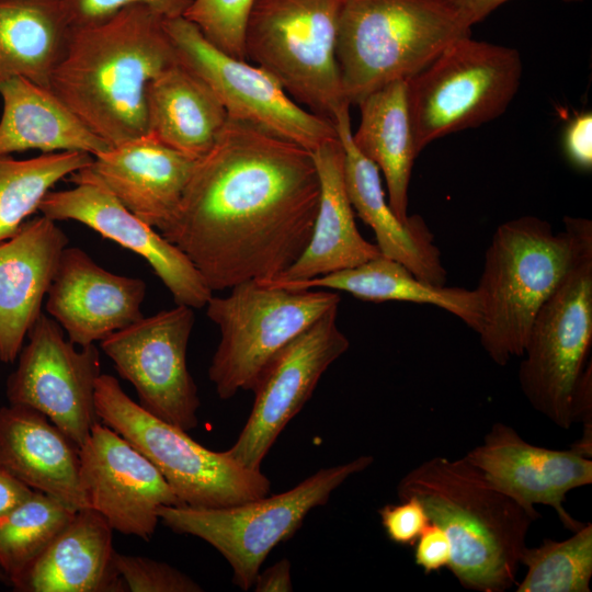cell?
<instances>
[{"mask_svg": "<svg viewBox=\"0 0 592 592\" xmlns=\"http://www.w3.org/2000/svg\"><path fill=\"white\" fill-rule=\"evenodd\" d=\"M0 466L73 511L89 508L79 446L33 408L10 403L0 408Z\"/></svg>", "mask_w": 592, "mask_h": 592, "instance_id": "603a6c76", "label": "cell"}, {"mask_svg": "<svg viewBox=\"0 0 592 592\" xmlns=\"http://www.w3.org/2000/svg\"><path fill=\"white\" fill-rule=\"evenodd\" d=\"M320 197L310 240L300 257L277 278L284 284L308 281L354 267L380 254L358 231L344 183V149L339 136L315 149Z\"/></svg>", "mask_w": 592, "mask_h": 592, "instance_id": "cb8c5ba5", "label": "cell"}, {"mask_svg": "<svg viewBox=\"0 0 592 592\" xmlns=\"http://www.w3.org/2000/svg\"><path fill=\"white\" fill-rule=\"evenodd\" d=\"M26 338L18 366L7 380L9 403L44 413L80 447L99 421L100 352L95 344L77 349L59 323L43 312Z\"/></svg>", "mask_w": 592, "mask_h": 592, "instance_id": "5bb4252c", "label": "cell"}, {"mask_svg": "<svg viewBox=\"0 0 592 592\" xmlns=\"http://www.w3.org/2000/svg\"><path fill=\"white\" fill-rule=\"evenodd\" d=\"M397 494L418 498L430 522L446 532L447 568L463 588L504 592L516 583L530 527L540 514L503 492L465 456L422 462L400 479Z\"/></svg>", "mask_w": 592, "mask_h": 592, "instance_id": "3957f363", "label": "cell"}, {"mask_svg": "<svg viewBox=\"0 0 592 592\" xmlns=\"http://www.w3.org/2000/svg\"><path fill=\"white\" fill-rule=\"evenodd\" d=\"M146 100L147 135L194 160L212 149L228 121L213 89L179 61L150 81Z\"/></svg>", "mask_w": 592, "mask_h": 592, "instance_id": "4316f807", "label": "cell"}, {"mask_svg": "<svg viewBox=\"0 0 592 592\" xmlns=\"http://www.w3.org/2000/svg\"><path fill=\"white\" fill-rule=\"evenodd\" d=\"M343 1L255 0L244 35L246 59L273 76L296 103L331 122L349 103L337 61Z\"/></svg>", "mask_w": 592, "mask_h": 592, "instance_id": "ba28073f", "label": "cell"}, {"mask_svg": "<svg viewBox=\"0 0 592 592\" xmlns=\"http://www.w3.org/2000/svg\"><path fill=\"white\" fill-rule=\"evenodd\" d=\"M565 230L536 216H521L496 229L476 288L482 307L481 346L500 366L521 357L533 321L572 266L592 223L565 217Z\"/></svg>", "mask_w": 592, "mask_h": 592, "instance_id": "277c9868", "label": "cell"}, {"mask_svg": "<svg viewBox=\"0 0 592 592\" xmlns=\"http://www.w3.org/2000/svg\"><path fill=\"white\" fill-rule=\"evenodd\" d=\"M378 514L388 539L400 546H413L430 523L423 504L413 496L382 506Z\"/></svg>", "mask_w": 592, "mask_h": 592, "instance_id": "8d00e7d4", "label": "cell"}, {"mask_svg": "<svg viewBox=\"0 0 592 592\" xmlns=\"http://www.w3.org/2000/svg\"><path fill=\"white\" fill-rule=\"evenodd\" d=\"M230 289L225 297L213 295L205 306L207 317L220 330L208 378L221 399L251 390L264 366L283 346L341 301L337 293L292 289L258 281Z\"/></svg>", "mask_w": 592, "mask_h": 592, "instance_id": "30bf717a", "label": "cell"}, {"mask_svg": "<svg viewBox=\"0 0 592 592\" xmlns=\"http://www.w3.org/2000/svg\"><path fill=\"white\" fill-rule=\"evenodd\" d=\"M465 458L526 510L537 512L536 504L548 505L570 532L584 524L563 504L569 491L592 483L591 457L572 445L568 449L534 445L512 426L496 422Z\"/></svg>", "mask_w": 592, "mask_h": 592, "instance_id": "ac0fdd59", "label": "cell"}, {"mask_svg": "<svg viewBox=\"0 0 592 592\" xmlns=\"http://www.w3.org/2000/svg\"><path fill=\"white\" fill-rule=\"evenodd\" d=\"M69 239L57 221L27 219L0 242V360H16Z\"/></svg>", "mask_w": 592, "mask_h": 592, "instance_id": "44dd1931", "label": "cell"}, {"mask_svg": "<svg viewBox=\"0 0 592 592\" xmlns=\"http://www.w3.org/2000/svg\"><path fill=\"white\" fill-rule=\"evenodd\" d=\"M413 558L425 574L439 572L448 567L452 545L446 532L430 522L414 543Z\"/></svg>", "mask_w": 592, "mask_h": 592, "instance_id": "74e56055", "label": "cell"}, {"mask_svg": "<svg viewBox=\"0 0 592 592\" xmlns=\"http://www.w3.org/2000/svg\"><path fill=\"white\" fill-rule=\"evenodd\" d=\"M179 61L164 18L141 4L72 27L52 91L110 147L147 135L150 81Z\"/></svg>", "mask_w": 592, "mask_h": 592, "instance_id": "7a4b0ae2", "label": "cell"}, {"mask_svg": "<svg viewBox=\"0 0 592 592\" xmlns=\"http://www.w3.org/2000/svg\"><path fill=\"white\" fill-rule=\"evenodd\" d=\"M320 182L312 152L228 117L160 232L214 291L271 282L306 249Z\"/></svg>", "mask_w": 592, "mask_h": 592, "instance_id": "6da1fadb", "label": "cell"}, {"mask_svg": "<svg viewBox=\"0 0 592 592\" xmlns=\"http://www.w3.org/2000/svg\"><path fill=\"white\" fill-rule=\"evenodd\" d=\"M113 528L92 508L71 521L12 587L20 592H123Z\"/></svg>", "mask_w": 592, "mask_h": 592, "instance_id": "d4e9b609", "label": "cell"}, {"mask_svg": "<svg viewBox=\"0 0 592 592\" xmlns=\"http://www.w3.org/2000/svg\"><path fill=\"white\" fill-rule=\"evenodd\" d=\"M292 289L325 287L342 291L365 301H410L440 307L463 320L478 333L482 307L476 289L428 284L405 265L382 253L354 267L303 282L269 283Z\"/></svg>", "mask_w": 592, "mask_h": 592, "instance_id": "f546056e", "label": "cell"}, {"mask_svg": "<svg viewBox=\"0 0 592 592\" xmlns=\"http://www.w3.org/2000/svg\"><path fill=\"white\" fill-rule=\"evenodd\" d=\"M71 30L65 0H0V84L22 77L50 88Z\"/></svg>", "mask_w": 592, "mask_h": 592, "instance_id": "f1b7e54d", "label": "cell"}, {"mask_svg": "<svg viewBox=\"0 0 592 592\" xmlns=\"http://www.w3.org/2000/svg\"><path fill=\"white\" fill-rule=\"evenodd\" d=\"M338 309L331 308L283 346L258 376L250 414L226 451L240 465L261 470L266 454L310 399L323 373L348 351L349 339L337 325Z\"/></svg>", "mask_w": 592, "mask_h": 592, "instance_id": "9a60e30c", "label": "cell"}, {"mask_svg": "<svg viewBox=\"0 0 592 592\" xmlns=\"http://www.w3.org/2000/svg\"><path fill=\"white\" fill-rule=\"evenodd\" d=\"M92 159L78 151L41 153L29 159L0 156V242L18 232L59 181L88 167Z\"/></svg>", "mask_w": 592, "mask_h": 592, "instance_id": "4dcf8cb0", "label": "cell"}, {"mask_svg": "<svg viewBox=\"0 0 592 592\" xmlns=\"http://www.w3.org/2000/svg\"><path fill=\"white\" fill-rule=\"evenodd\" d=\"M193 0H65L72 27L101 22L124 8L141 4L166 19L183 16Z\"/></svg>", "mask_w": 592, "mask_h": 592, "instance_id": "d590c367", "label": "cell"}, {"mask_svg": "<svg viewBox=\"0 0 592 592\" xmlns=\"http://www.w3.org/2000/svg\"><path fill=\"white\" fill-rule=\"evenodd\" d=\"M76 511L34 490L20 505L0 515V569L13 587L71 521Z\"/></svg>", "mask_w": 592, "mask_h": 592, "instance_id": "1f68e13d", "label": "cell"}, {"mask_svg": "<svg viewBox=\"0 0 592 592\" xmlns=\"http://www.w3.org/2000/svg\"><path fill=\"white\" fill-rule=\"evenodd\" d=\"M374 463L371 455L321 468L282 493L224 508L164 505L159 520L177 534L191 535L214 547L229 563L232 582L253 587L261 566L278 544L289 539L308 513L328 502L350 477Z\"/></svg>", "mask_w": 592, "mask_h": 592, "instance_id": "8992f818", "label": "cell"}, {"mask_svg": "<svg viewBox=\"0 0 592 592\" xmlns=\"http://www.w3.org/2000/svg\"><path fill=\"white\" fill-rule=\"evenodd\" d=\"M361 121L352 140L383 172L388 204L403 223L409 221L408 190L419 156L408 101V82L391 81L365 95L356 104Z\"/></svg>", "mask_w": 592, "mask_h": 592, "instance_id": "83f0119b", "label": "cell"}, {"mask_svg": "<svg viewBox=\"0 0 592 592\" xmlns=\"http://www.w3.org/2000/svg\"><path fill=\"white\" fill-rule=\"evenodd\" d=\"M591 344L592 237L538 310L519 368V383L530 405L563 430L574 423L573 397L591 362Z\"/></svg>", "mask_w": 592, "mask_h": 592, "instance_id": "8fae6325", "label": "cell"}, {"mask_svg": "<svg viewBox=\"0 0 592 592\" xmlns=\"http://www.w3.org/2000/svg\"><path fill=\"white\" fill-rule=\"evenodd\" d=\"M99 421L110 426L161 473L183 505L224 508L269 494L270 479L236 462L226 451L215 452L189 434L145 410L118 380L101 374L95 385Z\"/></svg>", "mask_w": 592, "mask_h": 592, "instance_id": "52a82bcc", "label": "cell"}, {"mask_svg": "<svg viewBox=\"0 0 592 592\" xmlns=\"http://www.w3.org/2000/svg\"><path fill=\"white\" fill-rule=\"evenodd\" d=\"M0 156L39 150L94 157L110 148L50 88L13 77L0 84Z\"/></svg>", "mask_w": 592, "mask_h": 592, "instance_id": "484cf974", "label": "cell"}, {"mask_svg": "<svg viewBox=\"0 0 592 592\" xmlns=\"http://www.w3.org/2000/svg\"><path fill=\"white\" fill-rule=\"evenodd\" d=\"M146 291L141 278L112 273L67 246L46 294V311L72 343L86 346L141 319Z\"/></svg>", "mask_w": 592, "mask_h": 592, "instance_id": "d6986e66", "label": "cell"}, {"mask_svg": "<svg viewBox=\"0 0 592 592\" xmlns=\"http://www.w3.org/2000/svg\"><path fill=\"white\" fill-rule=\"evenodd\" d=\"M520 53L462 37L407 80L418 155L444 136L476 128L502 115L517 93Z\"/></svg>", "mask_w": 592, "mask_h": 592, "instance_id": "9c48e42d", "label": "cell"}, {"mask_svg": "<svg viewBox=\"0 0 592 592\" xmlns=\"http://www.w3.org/2000/svg\"><path fill=\"white\" fill-rule=\"evenodd\" d=\"M255 0H193L183 16L227 55L246 59L244 35Z\"/></svg>", "mask_w": 592, "mask_h": 592, "instance_id": "836d02e7", "label": "cell"}, {"mask_svg": "<svg viewBox=\"0 0 592 592\" xmlns=\"http://www.w3.org/2000/svg\"><path fill=\"white\" fill-rule=\"evenodd\" d=\"M194 320L193 308L177 305L143 317L100 342L118 375L135 388L138 403L184 431L197 426L201 406L186 364Z\"/></svg>", "mask_w": 592, "mask_h": 592, "instance_id": "4fadbf2b", "label": "cell"}, {"mask_svg": "<svg viewBox=\"0 0 592 592\" xmlns=\"http://www.w3.org/2000/svg\"><path fill=\"white\" fill-rule=\"evenodd\" d=\"M179 62L216 93L228 117L244 121L314 151L338 137L334 123L296 103L263 68L227 55L184 16L164 18Z\"/></svg>", "mask_w": 592, "mask_h": 592, "instance_id": "7c38bea8", "label": "cell"}, {"mask_svg": "<svg viewBox=\"0 0 592 592\" xmlns=\"http://www.w3.org/2000/svg\"><path fill=\"white\" fill-rule=\"evenodd\" d=\"M115 567L132 592H201L202 587L171 565L141 556L115 553Z\"/></svg>", "mask_w": 592, "mask_h": 592, "instance_id": "e575fe53", "label": "cell"}, {"mask_svg": "<svg viewBox=\"0 0 592 592\" xmlns=\"http://www.w3.org/2000/svg\"><path fill=\"white\" fill-rule=\"evenodd\" d=\"M33 491L32 488L0 466V515L20 505Z\"/></svg>", "mask_w": 592, "mask_h": 592, "instance_id": "60d3db41", "label": "cell"}, {"mask_svg": "<svg viewBox=\"0 0 592 592\" xmlns=\"http://www.w3.org/2000/svg\"><path fill=\"white\" fill-rule=\"evenodd\" d=\"M89 166L67 178L73 184L71 189L49 191L37 212L55 221H78L133 251L149 263L177 305L205 307L213 291L189 258L128 210Z\"/></svg>", "mask_w": 592, "mask_h": 592, "instance_id": "2e32d148", "label": "cell"}, {"mask_svg": "<svg viewBox=\"0 0 592 592\" xmlns=\"http://www.w3.org/2000/svg\"><path fill=\"white\" fill-rule=\"evenodd\" d=\"M0 582L10 585L8 576L0 569Z\"/></svg>", "mask_w": 592, "mask_h": 592, "instance_id": "7bdbcfd3", "label": "cell"}, {"mask_svg": "<svg viewBox=\"0 0 592 592\" xmlns=\"http://www.w3.org/2000/svg\"><path fill=\"white\" fill-rule=\"evenodd\" d=\"M521 565L526 573L517 592H590L592 524H583L567 539L545 538L536 547H526Z\"/></svg>", "mask_w": 592, "mask_h": 592, "instance_id": "d6a6232c", "label": "cell"}, {"mask_svg": "<svg viewBox=\"0 0 592 592\" xmlns=\"http://www.w3.org/2000/svg\"><path fill=\"white\" fill-rule=\"evenodd\" d=\"M0 362H1V360H0Z\"/></svg>", "mask_w": 592, "mask_h": 592, "instance_id": "ee69618b", "label": "cell"}, {"mask_svg": "<svg viewBox=\"0 0 592 592\" xmlns=\"http://www.w3.org/2000/svg\"><path fill=\"white\" fill-rule=\"evenodd\" d=\"M252 588L255 592L293 591L291 561L281 559L264 571H259Z\"/></svg>", "mask_w": 592, "mask_h": 592, "instance_id": "ab89813d", "label": "cell"}, {"mask_svg": "<svg viewBox=\"0 0 592 592\" xmlns=\"http://www.w3.org/2000/svg\"><path fill=\"white\" fill-rule=\"evenodd\" d=\"M460 14L467 25L483 21L496 9L509 0H447ZM566 2H581L583 0H563Z\"/></svg>", "mask_w": 592, "mask_h": 592, "instance_id": "b9f144b4", "label": "cell"}, {"mask_svg": "<svg viewBox=\"0 0 592 592\" xmlns=\"http://www.w3.org/2000/svg\"><path fill=\"white\" fill-rule=\"evenodd\" d=\"M471 27L447 0H344L337 61L344 99L357 104L395 80H408Z\"/></svg>", "mask_w": 592, "mask_h": 592, "instance_id": "5b68a950", "label": "cell"}, {"mask_svg": "<svg viewBox=\"0 0 592 592\" xmlns=\"http://www.w3.org/2000/svg\"><path fill=\"white\" fill-rule=\"evenodd\" d=\"M79 454L88 506L113 531L149 540L160 521L158 509L183 505L158 468L101 421L93 424Z\"/></svg>", "mask_w": 592, "mask_h": 592, "instance_id": "e0dca14e", "label": "cell"}, {"mask_svg": "<svg viewBox=\"0 0 592 592\" xmlns=\"http://www.w3.org/2000/svg\"><path fill=\"white\" fill-rule=\"evenodd\" d=\"M333 123L344 149V183L353 209L375 232L380 253L405 265L419 280L444 286L446 270L434 237L420 216L401 221L389 207L378 167L352 140L350 104L334 114Z\"/></svg>", "mask_w": 592, "mask_h": 592, "instance_id": "ffe728a7", "label": "cell"}, {"mask_svg": "<svg viewBox=\"0 0 592 592\" xmlns=\"http://www.w3.org/2000/svg\"><path fill=\"white\" fill-rule=\"evenodd\" d=\"M562 148L572 166L582 171L592 168V113L583 111L567 124L562 136Z\"/></svg>", "mask_w": 592, "mask_h": 592, "instance_id": "f35d334b", "label": "cell"}, {"mask_svg": "<svg viewBox=\"0 0 592 592\" xmlns=\"http://www.w3.org/2000/svg\"><path fill=\"white\" fill-rule=\"evenodd\" d=\"M195 162L145 135L94 156L89 169L128 210L161 232L177 213Z\"/></svg>", "mask_w": 592, "mask_h": 592, "instance_id": "7402d4cb", "label": "cell"}]
</instances>
